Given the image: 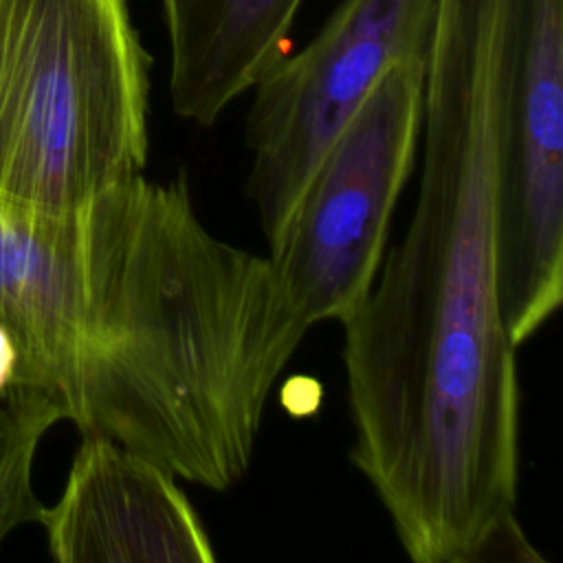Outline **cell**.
Returning <instances> with one entry per match:
<instances>
[{"mask_svg":"<svg viewBox=\"0 0 563 563\" xmlns=\"http://www.w3.org/2000/svg\"><path fill=\"white\" fill-rule=\"evenodd\" d=\"M521 0H435L422 174L343 325L350 462L413 563L537 559L519 521L517 345L499 308L495 132Z\"/></svg>","mask_w":563,"mask_h":563,"instance_id":"6da1fadb","label":"cell"},{"mask_svg":"<svg viewBox=\"0 0 563 563\" xmlns=\"http://www.w3.org/2000/svg\"><path fill=\"white\" fill-rule=\"evenodd\" d=\"M152 231L143 174L70 207L0 198V325L18 356L11 389L46 394L81 435L110 422L132 369Z\"/></svg>","mask_w":563,"mask_h":563,"instance_id":"7a4b0ae2","label":"cell"},{"mask_svg":"<svg viewBox=\"0 0 563 563\" xmlns=\"http://www.w3.org/2000/svg\"><path fill=\"white\" fill-rule=\"evenodd\" d=\"M64 418L40 391L11 389L0 396V545L24 523H37L42 504L33 488V462L44 433Z\"/></svg>","mask_w":563,"mask_h":563,"instance_id":"ba28073f","label":"cell"},{"mask_svg":"<svg viewBox=\"0 0 563 563\" xmlns=\"http://www.w3.org/2000/svg\"><path fill=\"white\" fill-rule=\"evenodd\" d=\"M147 110L125 0H0V198L70 207L141 176Z\"/></svg>","mask_w":563,"mask_h":563,"instance_id":"3957f363","label":"cell"},{"mask_svg":"<svg viewBox=\"0 0 563 563\" xmlns=\"http://www.w3.org/2000/svg\"><path fill=\"white\" fill-rule=\"evenodd\" d=\"M427 57L391 64L336 132L268 260L308 325L343 323L369 292L422 134Z\"/></svg>","mask_w":563,"mask_h":563,"instance_id":"277c9868","label":"cell"},{"mask_svg":"<svg viewBox=\"0 0 563 563\" xmlns=\"http://www.w3.org/2000/svg\"><path fill=\"white\" fill-rule=\"evenodd\" d=\"M174 112L209 128L286 53L303 0H161Z\"/></svg>","mask_w":563,"mask_h":563,"instance_id":"52a82bcc","label":"cell"},{"mask_svg":"<svg viewBox=\"0 0 563 563\" xmlns=\"http://www.w3.org/2000/svg\"><path fill=\"white\" fill-rule=\"evenodd\" d=\"M435 0H343L295 55L255 84L244 121L246 198L271 244L336 132L383 73L427 57Z\"/></svg>","mask_w":563,"mask_h":563,"instance_id":"5b68a950","label":"cell"},{"mask_svg":"<svg viewBox=\"0 0 563 563\" xmlns=\"http://www.w3.org/2000/svg\"><path fill=\"white\" fill-rule=\"evenodd\" d=\"M37 523L59 563L216 561L176 475L99 435H84L59 499L42 508Z\"/></svg>","mask_w":563,"mask_h":563,"instance_id":"8992f818","label":"cell"},{"mask_svg":"<svg viewBox=\"0 0 563 563\" xmlns=\"http://www.w3.org/2000/svg\"><path fill=\"white\" fill-rule=\"evenodd\" d=\"M15 347L9 332L0 325V396H7L15 374Z\"/></svg>","mask_w":563,"mask_h":563,"instance_id":"9c48e42d","label":"cell"}]
</instances>
